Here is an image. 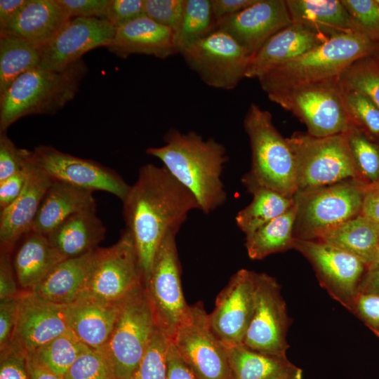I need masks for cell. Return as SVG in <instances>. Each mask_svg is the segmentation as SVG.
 <instances>
[{"mask_svg": "<svg viewBox=\"0 0 379 379\" xmlns=\"http://www.w3.org/2000/svg\"><path fill=\"white\" fill-rule=\"evenodd\" d=\"M122 202L126 229L134 239L146 285L163 238L169 231L178 232L189 213L199 209V204L164 166L152 164L140 168Z\"/></svg>", "mask_w": 379, "mask_h": 379, "instance_id": "1", "label": "cell"}, {"mask_svg": "<svg viewBox=\"0 0 379 379\" xmlns=\"http://www.w3.org/2000/svg\"><path fill=\"white\" fill-rule=\"evenodd\" d=\"M165 145L149 147L147 154L160 159L167 171L196 198L199 209L208 214L222 206L227 192L221 180L228 161L226 149L213 138L204 140L194 131L171 128Z\"/></svg>", "mask_w": 379, "mask_h": 379, "instance_id": "2", "label": "cell"}, {"mask_svg": "<svg viewBox=\"0 0 379 379\" xmlns=\"http://www.w3.org/2000/svg\"><path fill=\"white\" fill-rule=\"evenodd\" d=\"M378 48L379 44L361 32L339 34L258 79L267 95L338 79L354 62Z\"/></svg>", "mask_w": 379, "mask_h": 379, "instance_id": "3", "label": "cell"}, {"mask_svg": "<svg viewBox=\"0 0 379 379\" xmlns=\"http://www.w3.org/2000/svg\"><path fill=\"white\" fill-rule=\"evenodd\" d=\"M243 123L250 142L251 164L242 184L249 192L265 187L293 197L298 190L294 154L287 138L273 124L271 113L251 103Z\"/></svg>", "mask_w": 379, "mask_h": 379, "instance_id": "4", "label": "cell"}, {"mask_svg": "<svg viewBox=\"0 0 379 379\" xmlns=\"http://www.w3.org/2000/svg\"><path fill=\"white\" fill-rule=\"evenodd\" d=\"M86 72L81 59L63 70L37 66L21 74L0 94V132L23 117L62 108L74 98Z\"/></svg>", "mask_w": 379, "mask_h": 379, "instance_id": "5", "label": "cell"}, {"mask_svg": "<svg viewBox=\"0 0 379 379\" xmlns=\"http://www.w3.org/2000/svg\"><path fill=\"white\" fill-rule=\"evenodd\" d=\"M287 140L295 161L297 192L348 179L366 184L352 158L345 133L317 138L307 133L295 132Z\"/></svg>", "mask_w": 379, "mask_h": 379, "instance_id": "6", "label": "cell"}, {"mask_svg": "<svg viewBox=\"0 0 379 379\" xmlns=\"http://www.w3.org/2000/svg\"><path fill=\"white\" fill-rule=\"evenodd\" d=\"M368 185L354 179L294 195V238L316 239L323 233L360 215Z\"/></svg>", "mask_w": 379, "mask_h": 379, "instance_id": "7", "label": "cell"}, {"mask_svg": "<svg viewBox=\"0 0 379 379\" xmlns=\"http://www.w3.org/2000/svg\"><path fill=\"white\" fill-rule=\"evenodd\" d=\"M145 285L123 301L106 345L116 379H129L138 366L157 328Z\"/></svg>", "mask_w": 379, "mask_h": 379, "instance_id": "8", "label": "cell"}, {"mask_svg": "<svg viewBox=\"0 0 379 379\" xmlns=\"http://www.w3.org/2000/svg\"><path fill=\"white\" fill-rule=\"evenodd\" d=\"M291 112L317 138L345 133L353 125L347 112L338 79L313 84L267 95Z\"/></svg>", "mask_w": 379, "mask_h": 379, "instance_id": "9", "label": "cell"}, {"mask_svg": "<svg viewBox=\"0 0 379 379\" xmlns=\"http://www.w3.org/2000/svg\"><path fill=\"white\" fill-rule=\"evenodd\" d=\"M177 233L169 231L163 238L145 285L157 326L171 340L190 311L181 285V267L175 241Z\"/></svg>", "mask_w": 379, "mask_h": 379, "instance_id": "10", "label": "cell"}, {"mask_svg": "<svg viewBox=\"0 0 379 379\" xmlns=\"http://www.w3.org/2000/svg\"><path fill=\"white\" fill-rule=\"evenodd\" d=\"M143 285L135 244L130 232L125 229L114 244L100 248L92 274L79 297L121 303Z\"/></svg>", "mask_w": 379, "mask_h": 379, "instance_id": "11", "label": "cell"}, {"mask_svg": "<svg viewBox=\"0 0 379 379\" xmlns=\"http://www.w3.org/2000/svg\"><path fill=\"white\" fill-rule=\"evenodd\" d=\"M171 341L198 379H232L226 346L211 329L201 301L190 305Z\"/></svg>", "mask_w": 379, "mask_h": 379, "instance_id": "12", "label": "cell"}, {"mask_svg": "<svg viewBox=\"0 0 379 379\" xmlns=\"http://www.w3.org/2000/svg\"><path fill=\"white\" fill-rule=\"evenodd\" d=\"M293 248L311 263L321 286L352 312L368 267L354 255L316 239L295 238Z\"/></svg>", "mask_w": 379, "mask_h": 379, "instance_id": "13", "label": "cell"}, {"mask_svg": "<svg viewBox=\"0 0 379 379\" xmlns=\"http://www.w3.org/2000/svg\"><path fill=\"white\" fill-rule=\"evenodd\" d=\"M181 55L206 84L224 90L233 89L245 77L251 60L230 34L218 28Z\"/></svg>", "mask_w": 379, "mask_h": 379, "instance_id": "14", "label": "cell"}, {"mask_svg": "<svg viewBox=\"0 0 379 379\" xmlns=\"http://www.w3.org/2000/svg\"><path fill=\"white\" fill-rule=\"evenodd\" d=\"M255 303L242 345L253 350L286 356V335L291 319L275 278L255 272Z\"/></svg>", "mask_w": 379, "mask_h": 379, "instance_id": "15", "label": "cell"}, {"mask_svg": "<svg viewBox=\"0 0 379 379\" xmlns=\"http://www.w3.org/2000/svg\"><path fill=\"white\" fill-rule=\"evenodd\" d=\"M32 153L36 166L53 180L92 192H106L121 201L130 190L131 185L119 173L93 160L79 158L49 145H39Z\"/></svg>", "mask_w": 379, "mask_h": 379, "instance_id": "16", "label": "cell"}, {"mask_svg": "<svg viewBox=\"0 0 379 379\" xmlns=\"http://www.w3.org/2000/svg\"><path fill=\"white\" fill-rule=\"evenodd\" d=\"M116 28L98 18H70L45 46L40 48L39 67L60 71L81 60L86 52L108 47Z\"/></svg>", "mask_w": 379, "mask_h": 379, "instance_id": "17", "label": "cell"}, {"mask_svg": "<svg viewBox=\"0 0 379 379\" xmlns=\"http://www.w3.org/2000/svg\"><path fill=\"white\" fill-rule=\"evenodd\" d=\"M255 272L241 269L234 273L208 314L211 329L225 346L243 343L254 310Z\"/></svg>", "mask_w": 379, "mask_h": 379, "instance_id": "18", "label": "cell"}, {"mask_svg": "<svg viewBox=\"0 0 379 379\" xmlns=\"http://www.w3.org/2000/svg\"><path fill=\"white\" fill-rule=\"evenodd\" d=\"M292 24L286 0H257L216 24L251 58L274 34Z\"/></svg>", "mask_w": 379, "mask_h": 379, "instance_id": "19", "label": "cell"}, {"mask_svg": "<svg viewBox=\"0 0 379 379\" xmlns=\"http://www.w3.org/2000/svg\"><path fill=\"white\" fill-rule=\"evenodd\" d=\"M67 305L30 291L20 293L12 340L30 352L61 335L69 328Z\"/></svg>", "mask_w": 379, "mask_h": 379, "instance_id": "20", "label": "cell"}, {"mask_svg": "<svg viewBox=\"0 0 379 379\" xmlns=\"http://www.w3.org/2000/svg\"><path fill=\"white\" fill-rule=\"evenodd\" d=\"M329 38L305 25L292 22L269 39L251 58L245 77L258 79Z\"/></svg>", "mask_w": 379, "mask_h": 379, "instance_id": "21", "label": "cell"}, {"mask_svg": "<svg viewBox=\"0 0 379 379\" xmlns=\"http://www.w3.org/2000/svg\"><path fill=\"white\" fill-rule=\"evenodd\" d=\"M52 181L34 163L22 192L11 204L1 210V252H11L20 237L30 231Z\"/></svg>", "mask_w": 379, "mask_h": 379, "instance_id": "22", "label": "cell"}, {"mask_svg": "<svg viewBox=\"0 0 379 379\" xmlns=\"http://www.w3.org/2000/svg\"><path fill=\"white\" fill-rule=\"evenodd\" d=\"M120 58L145 54L164 59L178 53L175 32L146 15L116 28L114 39L107 47Z\"/></svg>", "mask_w": 379, "mask_h": 379, "instance_id": "23", "label": "cell"}, {"mask_svg": "<svg viewBox=\"0 0 379 379\" xmlns=\"http://www.w3.org/2000/svg\"><path fill=\"white\" fill-rule=\"evenodd\" d=\"M70 18L58 0H27L0 34L18 37L41 48Z\"/></svg>", "mask_w": 379, "mask_h": 379, "instance_id": "24", "label": "cell"}, {"mask_svg": "<svg viewBox=\"0 0 379 379\" xmlns=\"http://www.w3.org/2000/svg\"><path fill=\"white\" fill-rule=\"evenodd\" d=\"M100 251L98 247L62 260L30 292L53 302L71 304L84 291Z\"/></svg>", "mask_w": 379, "mask_h": 379, "instance_id": "25", "label": "cell"}, {"mask_svg": "<svg viewBox=\"0 0 379 379\" xmlns=\"http://www.w3.org/2000/svg\"><path fill=\"white\" fill-rule=\"evenodd\" d=\"M122 302L79 297L67 305L69 328L88 347L101 349L109 340Z\"/></svg>", "mask_w": 379, "mask_h": 379, "instance_id": "26", "label": "cell"}, {"mask_svg": "<svg viewBox=\"0 0 379 379\" xmlns=\"http://www.w3.org/2000/svg\"><path fill=\"white\" fill-rule=\"evenodd\" d=\"M106 228L96 214V204L77 212L56 226L47 237L65 258L84 255L105 239Z\"/></svg>", "mask_w": 379, "mask_h": 379, "instance_id": "27", "label": "cell"}, {"mask_svg": "<svg viewBox=\"0 0 379 379\" xmlns=\"http://www.w3.org/2000/svg\"><path fill=\"white\" fill-rule=\"evenodd\" d=\"M12 264L18 284L31 291L65 258L47 236L30 230L20 239Z\"/></svg>", "mask_w": 379, "mask_h": 379, "instance_id": "28", "label": "cell"}, {"mask_svg": "<svg viewBox=\"0 0 379 379\" xmlns=\"http://www.w3.org/2000/svg\"><path fill=\"white\" fill-rule=\"evenodd\" d=\"M92 191L53 180L41 201L31 230L47 236L69 215L95 205Z\"/></svg>", "mask_w": 379, "mask_h": 379, "instance_id": "29", "label": "cell"}, {"mask_svg": "<svg viewBox=\"0 0 379 379\" xmlns=\"http://www.w3.org/2000/svg\"><path fill=\"white\" fill-rule=\"evenodd\" d=\"M286 3L293 23L330 37L351 31L360 32L341 0H286Z\"/></svg>", "mask_w": 379, "mask_h": 379, "instance_id": "30", "label": "cell"}, {"mask_svg": "<svg viewBox=\"0 0 379 379\" xmlns=\"http://www.w3.org/2000/svg\"><path fill=\"white\" fill-rule=\"evenodd\" d=\"M316 240L354 255L368 268L379 244V225L360 214L323 233Z\"/></svg>", "mask_w": 379, "mask_h": 379, "instance_id": "31", "label": "cell"}, {"mask_svg": "<svg viewBox=\"0 0 379 379\" xmlns=\"http://www.w3.org/2000/svg\"><path fill=\"white\" fill-rule=\"evenodd\" d=\"M232 379H272L293 368L286 356L253 350L243 345L226 346Z\"/></svg>", "mask_w": 379, "mask_h": 379, "instance_id": "32", "label": "cell"}, {"mask_svg": "<svg viewBox=\"0 0 379 379\" xmlns=\"http://www.w3.org/2000/svg\"><path fill=\"white\" fill-rule=\"evenodd\" d=\"M296 206L246 235L245 247L252 260H262L267 256L293 248Z\"/></svg>", "mask_w": 379, "mask_h": 379, "instance_id": "33", "label": "cell"}, {"mask_svg": "<svg viewBox=\"0 0 379 379\" xmlns=\"http://www.w3.org/2000/svg\"><path fill=\"white\" fill-rule=\"evenodd\" d=\"M250 193L253 194L251 202L235 217L237 227L246 236L284 214L295 204L294 197H288L268 188L258 187Z\"/></svg>", "mask_w": 379, "mask_h": 379, "instance_id": "34", "label": "cell"}, {"mask_svg": "<svg viewBox=\"0 0 379 379\" xmlns=\"http://www.w3.org/2000/svg\"><path fill=\"white\" fill-rule=\"evenodd\" d=\"M40 48L18 37L0 34V94L21 74L39 65Z\"/></svg>", "mask_w": 379, "mask_h": 379, "instance_id": "35", "label": "cell"}, {"mask_svg": "<svg viewBox=\"0 0 379 379\" xmlns=\"http://www.w3.org/2000/svg\"><path fill=\"white\" fill-rule=\"evenodd\" d=\"M88 347L68 328L61 335L28 354L44 367L64 378L69 368Z\"/></svg>", "mask_w": 379, "mask_h": 379, "instance_id": "36", "label": "cell"}, {"mask_svg": "<svg viewBox=\"0 0 379 379\" xmlns=\"http://www.w3.org/2000/svg\"><path fill=\"white\" fill-rule=\"evenodd\" d=\"M216 27L211 0H185L178 29L175 33L178 53L205 37Z\"/></svg>", "mask_w": 379, "mask_h": 379, "instance_id": "37", "label": "cell"}, {"mask_svg": "<svg viewBox=\"0 0 379 379\" xmlns=\"http://www.w3.org/2000/svg\"><path fill=\"white\" fill-rule=\"evenodd\" d=\"M338 85L361 93L379 108V60L371 55L351 65L338 79Z\"/></svg>", "mask_w": 379, "mask_h": 379, "instance_id": "38", "label": "cell"}, {"mask_svg": "<svg viewBox=\"0 0 379 379\" xmlns=\"http://www.w3.org/2000/svg\"><path fill=\"white\" fill-rule=\"evenodd\" d=\"M354 163L368 186L379 180V145L354 124L345 133Z\"/></svg>", "mask_w": 379, "mask_h": 379, "instance_id": "39", "label": "cell"}, {"mask_svg": "<svg viewBox=\"0 0 379 379\" xmlns=\"http://www.w3.org/2000/svg\"><path fill=\"white\" fill-rule=\"evenodd\" d=\"M339 88L353 124L379 145V108L361 93Z\"/></svg>", "mask_w": 379, "mask_h": 379, "instance_id": "40", "label": "cell"}, {"mask_svg": "<svg viewBox=\"0 0 379 379\" xmlns=\"http://www.w3.org/2000/svg\"><path fill=\"white\" fill-rule=\"evenodd\" d=\"M171 339L157 327L147 351L129 379H166Z\"/></svg>", "mask_w": 379, "mask_h": 379, "instance_id": "41", "label": "cell"}, {"mask_svg": "<svg viewBox=\"0 0 379 379\" xmlns=\"http://www.w3.org/2000/svg\"><path fill=\"white\" fill-rule=\"evenodd\" d=\"M64 379H116L112 365L102 349L88 347L69 368Z\"/></svg>", "mask_w": 379, "mask_h": 379, "instance_id": "42", "label": "cell"}, {"mask_svg": "<svg viewBox=\"0 0 379 379\" xmlns=\"http://www.w3.org/2000/svg\"><path fill=\"white\" fill-rule=\"evenodd\" d=\"M360 32L379 44V0H341Z\"/></svg>", "mask_w": 379, "mask_h": 379, "instance_id": "43", "label": "cell"}, {"mask_svg": "<svg viewBox=\"0 0 379 379\" xmlns=\"http://www.w3.org/2000/svg\"><path fill=\"white\" fill-rule=\"evenodd\" d=\"M0 379H30L28 352L13 340L0 348Z\"/></svg>", "mask_w": 379, "mask_h": 379, "instance_id": "44", "label": "cell"}, {"mask_svg": "<svg viewBox=\"0 0 379 379\" xmlns=\"http://www.w3.org/2000/svg\"><path fill=\"white\" fill-rule=\"evenodd\" d=\"M185 0H145V14L154 22L172 29H178Z\"/></svg>", "mask_w": 379, "mask_h": 379, "instance_id": "45", "label": "cell"}, {"mask_svg": "<svg viewBox=\"0 0 379 379\" xmlns=\"http://www.w3.org/2000/svg\"><path fill=\"white\" fill-rule=\"evenodd\" d=\"M32 154L31 151L17 147L6 131L0 132V182L22 169Z\"/></svg>", "mask_w": 379, "mask_h": 379, "instance_id": "46", "label": "cell"}, {"mask_svg": "<svg viewBox=\"0 0 379 379\" xmlns=\"http://www.w3.org/2000/svg\"><path fill=\"white\" fill-rule=\"evenodd\" d=\"M144 15L145 0H109L102 19L117 28Z\"/></svg>", "mask_w": 379, "mask_h": 379, "instance_id": "47", "label": "cell"}, {"mask_svg": "<svg viewBox=\"0 0 379 379\" xmlns=\"http://www.w3.org/2000/svg\"><path fill=\"white\" fill-rule=\"evenodd\" d=\"M33 154L26 166L14 175L0 182V208L11 204L22 192L34 166Z\"/></svg>", "mask_w": 379, "mask_h": 379, "instance_id": "48", "label": "cell"}, {"mask_svg": "<svg viewBox=\"0 0 379 379\" xmlns=\"http://www.w3.org/2000/svg\"><path fill=\"white\" fill-rule=\"evenodd\" d=\"M353 314L357 316L379 338V296L359 293L355 300Z\"/></svg>", "mask_w": 379, "mask_h": 379, "instance_id": "49", "label": "cell"}, {"mask_svg": "<svg viewBox=\"0 0 379 379\" xmlns=\"http://www.w3.org/2000/svg\"><path fill=\"white\" fill-rule=\"evenodd\" d=\"M109 0H58L72 18H102Z\"/></svg>", "mask_w": 379, "mask_h": 379, "instance_id": "50", "label": "cell"}, {"mask_svg": "<svg viewBox=\"0 0 379 379\" xmlns=\"http://www.w3.org/2000/svg\"><path fill=\"white\" fill-rule=\"evenodd\" d=\"M18 295L0 300V348L13 338L18 315Z\"/></svg>", "mask_w": 379, "mask_h": 379, "instance_id": "51", "label": "cell"}, {"mask_svg": "<svg viewBox=\"0 0 379 379\" xmlns=\"http://www.w3.org/2000/svg\"><path fill=\"white\" fill-rule=\"evenodd\" d=\"M17 282L11 252H1L0 300L14 298L19 295Z\"/></svg>", "mask_w": 379, "mask_h": 379, "instance_id": "52", "label": "cell"}, {"mask_svg": "<svg viewBox=\"0 0 379 379\" xmlns=\"http://www.w3.org/2000/svg\"><path fill=\"white\" fill-rule=\"evenodd\" d=\"M166 379H198L182 360L171 340L166 354Z\"/></svg>", "mask_w": 379, "mask_h": 379, "instance_id": "53", "label": "cell"}, {"mask_svg": "<svg viewBox=\"0 0 379 379\" xmlns=\"http://www.w3.org/2000/svg\"><path fill=\"white\" fill-rule=\"evenodd\" d=\"M257 0H211L213 17L216 24L223 18L232 15Z\"/></svg>", "mask_w": 379, "mask_h": 379, "instance_id": "54", "label": "cell"}, {"mask_svg": "<svg viewBox=\"0 0 379 379\" xmlns=\"http://www.w3.org/2000/svg\"><path fill=\"white\" fill-rule=\"evenodd\" d=\"M361 215L379 225V188L368 186L362 205Z\"/></svg>", "mask_w": 379, "mask_h": 379, "instance_id": "55", "label": "cell"}, {"mask_svg": "<svg viewBox=\"0 0 379 379\" xmlns=\"http://www.w3.org/2000/svg\"><path fill=\"white\" fill-rule=\"evenodd\" d=\"M359 293L379 296V262L367 269L359 286Z\"/></svg>", "mask_w": 379, "mask_h": 379, "instance_id": "56", "label": "cell"}, {"mask_svg": "<svg viewBox=\"0 0 379 379\" xmlns=\"http://www.w3.org/2000/svg\"><path fill=\"white\" fill-rule=\"evenodd\" d=\"M26 1L27 0L0 1V30L7 25Z\"/></svg>", "mask_w": 379, "mask_h": 379, "instance_id": "57", "label": "cell"}, {"mask_svg": "<svg viewBox=\"0 0 379 379\" xmlns=\"http://www.w3.org/2000/svg\"><path fill=\"white\" fill-rule=\"evenodd\" d=\"M29 364L30 370V379H64L54 374L29 354Z\"/></svg>", "mask_w": 379, "mask_h": 379, "instance_id": "58", "label": "cell"}, {"mask_svg": "<svg viewBox=\"0 0 379 379\" xmlns=\"http://www.w3.org/2000/svg\"><path fill=\"white\" fill-rule=\"evenodd\" d=\"M272 379H303V371L295 366L289 371Z\"/></svg>", "mask_w": 379, "mask_h": 379, "instance_id": "59", "label": "cell"}, {"mask_svg": "<svg viewBox=\"0 0 379 379\" xmlns=\"http://www.w3.org/2000/svg\"><path fill=\"white\" fill-rule=\"evenodd\" d=\"M378 262H379V244H378V249H377V252H376L374 260H373V263L371 264V266H372L373 265H375V264H377Z\"/></svg>", "mask_w": 379, "mask_h": 379, "instance_id": "60", "label": "cell"}, {"mask_svg": "<svg viewBox=\"0 0 379 379\" xmlns=\"http://www.w3.org/2000/svg\"><path fill=\"white\" fill-rule=\"evenodd\" d=\"M369 187H378V188H379V180H378V182L376 184H375L374 185L369 186Z\"/></svg>", "mask_w": 379, "mask_h": 379, "instance_id": "61", "label": "cell"}]
</instances>
